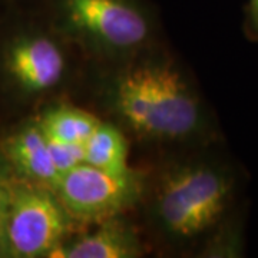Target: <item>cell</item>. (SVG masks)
Masks as SVG:
<instances>
[{
  "instance_id": "1",
  "label": "cell",
  "mask_w": 258,
  "mask_h": 258,
  "mask_svg": "<svg viewBox=\"0 0 258 258\" xmlns=\"http://www.w3.org/2000/svg\"><path fill=\"white\" fill-rule=\"evenodd\" d=\"M144 169L137 211L151 251L169 257H240L245 172L220 141L159 152Z\"/></svg>"
},
{
  "instance_id": "2",
  "label": "cell",
  "mask_w": 258,
  "mask_h": 258,
  "mask_svg": "<svg viewBox=\"0 0 258 258\" xmlns=\"http://www.w3.org/2000/svg\"><path fill=\"white\" fill-rule=\"evenodd\" d=\"M83 81L92 111L157 154L220 141L198 83L164 43L118 62L88 63Z\"/></svg>"
},
{
  "instance_id": "3",
  "label": "cell",
  "mask_w": 258,
  "mask_h": 258,
  "mask_svg": "<svg viewBox=\"0 0 258 258\" xmlns=\"http://www.w3.org/2000/svg\"><path fill=\"white\" fill-rule=\"evenodd\" d=\"M53 26L86 63H111L162 43L149 0H50Z\"/></svg>"
},
{
  "instance_id": "4",
  "label": "cell",
  "mask_w": 258,
  "mask_h": 258,
  "mask_svg": "<svg viewBox=\"0 0 258 258\" xmlns=\"http://www.w3.org/2000/svg\"><path fill=\"white\" fill-rule=\"evenodd\" d=\"M75 52L74 45L53 25L52 29H19L0 47V72L16 96L36 99L72 81Z\"/></svg>"
},
{
  "instance_id": "5",
  "label": "cell",
  "mask_w": 258,
  "mask_h": 258,
  "mask_svg": "<svg viewBox=\"0 0 258 258\" xmlns=\"http://www.w3.org/2000/svg\"><path fill=\"white\" fill-rule=\"evenodd\" d=\"M78 228L52 188L13 176L6 215L9 257L50 258Z\"/></svg>"
},
{
  "instance_id": "6",
  "label": "cell",
  "mask_w": 258,
  "mask_h": 258,
  "mask_svg": "<svg viewBox=\"0 0 258 258\" xmlns=\"http://www.w3.org/2000/svg\"><path fill=\"white\" fill-rule=\"evenodd\" d=\"M69 215L81 227L135 212L144 191V169L126 175L81 164L60 175L55 189Z\"/></svg>"
},
{
  "instance_id": "7",
  "label": "cell",
  "mask_w": 258,
  "mask_h": 258,
  "mask_svg": "<svg viewBox=\"0 0 258 258\" xmlns=\"http://www.w3.org/2000/svg\"><path fill=\"white\" fill-rule=\"evenodd\" d=\"M134 212L93 222L74 232L50 258H142L151 252Z\"/></svg>"
},
{
  "instance_id": "8",
  "label": "cell",
  "mask_w": 258,
  "mask_h": 258,
  "mask_svg": "<svg viewBox=\"0 0 258 258\" xmlns=\"http://www.w3.org/2000/svg\"><path fill=\"white\" fill-rule=\"evenodd\" d=\"M0 159L18 179L55 189L60 178L37 118L23 122L0 141Z\"/></svg>"
},
{
  "instance_id": "9",
  "label": "cell",
  "mask_w": 258,
  "mask_h": 258,
  "mask_svg": "<svg viewBox=\"0 0 258 258\" xmlns=\"http://www.w3.org/2000/svg\"><path fill=\"white\" fill-rule=\"evenodd\" d=\"M85 164L99 168L102 171L126 175L137 169L131 165V139L111 120L102 118L99 126L83 144Z\"/></svg>"
},
{
  "instance_id": "10",
  "label": "cell",
  "mask_w": 258,
  "mask_h": 258,
  "mask_svg": "<svg viewBox=\"0 0 258 258\" xmlns=\"http://www.w3.org/2000/svg\"><path fill=\"white\" fill-rule=\"evenodd\" d=\"M37 120L47 138L85 144L99 126L102 118L95 111L72 103H57L42 112Z\"/></svg>"
},
{
  "instance_id": "11",
  "label": "cell",
  "mask_w": 258,
  "mask_h": 258,
  "mask_svg": "<svg viewBox=\"0 0 258 258\" xmlns=\"http://www.w3.org/2000/svg\"><path fill=\"white\" fill-rule=\"evenodd\" d=\"M47 142L56 169L59 171L60 175L85 162L83 144H69L50 138H47Z\"/></svg>"
},
{
  "instance_id": "12",
  "label": "cell",
  "mask_w": 258,
  "mask_h": 258,
  "mask_svg": "<svg viewBox=\"0 0 258 258\" xmlns=\"http://www.w3.org/2000/svg\"><path fill=\"white\" fill-rule=\"evenodd\" d=\"M12 179H13L12 172L0 159V221H6Z\"/></svg>"
},
{
  "instance_id": "13",
  "label": "cell",
  "mask_w": 258,
  "mask_h": 258,
  "mask_svg": "<svg viewBox=\"0 0 258 258\" xmlns=\"http://www.w3.org/2000/svg\"><path fill=\"white\" fill-rule=\"evenodd\" d=\"M245 35L258 43V0H248L244 16Z\"/></svg>"
},
{
  "instance_id": "14",
  "label": "cell",
  "mask_w": 258,
  "mask_h": 258,
  "mask_svg": "<svg viewBox=\"0 0 258 258\" xmlns=\"http://www.w3.org/2000/svg\"><path fill=\"white\" fill-rule=\"evenodd\" d=\"M0 257H9L6 240V221H0Z\"/></svg>"
}]
</instances>
